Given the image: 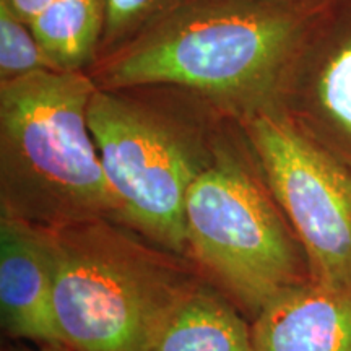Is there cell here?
<instances>
[{"instance_id":"obj_16","label":"cell","mask_w":351,"mask_h":351,"mask_svg":"<svg viewBox=\"0 0 351 351\" xmlns=\"http://www.w3.org/2000/svg\"><path fill=\"white\" fill-rule=\"evenodd\" d=\"M2 351H65V350H56V348H41V346H23V345H8L7 348Z\"/></svg>"},{"instance_id":"obj_14","label":"cell","mask_w":351,"mask_h":351,"mask_svg":"<svg viewBox=\"0 0 351 351\" xmlns=\"http://www.w3.org/2000/svg\"><path fill=\"white\" fill-rule=\"evenodd\" d=\"M5 2L26 25H29L54 0H5Z\"/></svg>"},{"instance_id":"obj_8","label":"cell","mask_w":351,"mask_h":351,"mask_svg":"<svg viewBox=\"0 0 351 351\" xmlns=\"http://www.w3.org/2000/svg\"><path fill=\"white\" fill-rule=\"evenodd\" d=\"M56 265L44 228L0 217V319L5 337L65 350L57 326ZM67 351V350H65Z\"/></svg>"},{"instance_id":"obj_6","label":"cell","mask_w":351,"mask_h":351,"mask_svg":"<svg viewBox=\"0 0 351 351\" xmlns=\"http://www.w3.org/2000/svg\"><path fill=\"white\" fill-rule=\"evenodd\" d=\"M254 160L309 258L313 280L351 285V168L288 117L247 124Z\"/></svg>"},{"instance_id":"obj_3","label":"cell","mask_w":351,"mask_h":351,"mask_svg":"<svg viewBox=\"0 0 351 351\" xmlns=\"http://www.w3.org/2000/svg\"><path fill=\"white\" fill-rule=\"evenodd\" d=\"M256 161V160H254ZM186 257L249 320L313 280L309 258L261 169L217 147L184 205Z\"/></svg>"},{"instance_id":"obj_5","label":"cell","mask_w":351,"mask_h":351,"mask_svg":"<svg viewBox=\"0 0 351 351\" xmlns=\"http://www.w3.org/2000/svg\"><path fill=\"white\" fill-rule=\"evenodd\" d=\"M88 125L122 225L186 257L184 205L217 145L147 109L95 90Z\"/></svg>"},{"instance_id":"obj_15","label":"cell","mask_w":351,"mask_h":351,"mask_svg":"<svg viewBox=\"0 0 351 351\" xmlns=\"http://www.w3.org/2000/svg\"><path fill=\"white\" fill-rule=\"evenodd\" d=\"M287 2L293 3V5L307 8V10H319L327 3V0H287Z\"/></svg>"},{"instance_id":"obj_2","label":"cell","mask_w":351,"mask_h":351,"mask_svg":"<svg viewBox=\"0 0 351 351\" xmlns=\"http://www.w3.org/2000/svg\"><path fill=\"white\" fill-rule=\"evenodd\" d=\"M46 231L67 351H150L171 314L204 282L187 257L111 219Z\"/></svg>"},{"instance_id":"obj_13","label":"cell","mask_w":351,"mask_h":351,"mask_svg":"<svg viewBox=\"0 0 351 351\" xmlns=\"http://www.w3.org/2000/svg\"><path fill=\"white\" fill-rule=\"evenodd\" d=\"M165 2L166 0H104L108 36H119L135 28L143 20L150 19L152 13L163 7Z\"/></svg>"},{"instance_id":"obj_9","label":"cell","mask_w":351,"mask_h":351,"mask_svg":"<svg viewBox=\"0 0 351 351\" xmlns=\"http://www.w3.org/2000/svg\"><path fill=\"white\" fill-rule=\"evenodd\" d=\"M256 351H351V285L302 283L252 320Z\"/></svg>"},{"instance_id":"obj_12","label":"cell","mask_w":351,"mask_h":351,"mask_svg":"<svg viewBox=\"0 0 351 351\" xmlns=\"http://www.w3.org/2000/svg\"><path fill=\"white\" fill-rule=\"evenodd\" d=\"M12 10L5 0H0V75L2 82L23 77L36 70H52L32 29Z\"/></svg>"},{"instance_id":"obj_7","label":"cell","mask_w":351,"mask_h":351,"mask_svg":"<svg viewBox=\"0 0 351 351\" xmlns=\"http://www.w3.org/2000/svg\"><path fill=\"white\" fill-rule=\"evenodd\" d=\"M288 77L296 93L288 119L351 168V8L317 36L311 28Z\"/></svg>"},{"instance_id":"obj_10","label":"cell","mask_w":351,"mask_h":351,"mask_svg":"<svg viewBox=\"0 0 351 351\" xmlns=\"http://www.w3.org/2000/svg\"><path fill=\"white\" fill-rule=\"evenodd\" d=\"M150 351H256L252 322L204 280L171 314Z\"/></svg>"},{"instance_id":"obj_4","label":"cell","mask_w":351,"mask_h":351,"mask_svg":"<svg viewBox=\"0 0 351 351\" xmlns=\"http://www.w3.org/2000/svg\"><path fill=\"white\" fill-rule=\"evenodd\" d=\"M314 12L283 0L194 12L127 52L108 80L116 86L173 83L223 96L270 90L288 77Z\"/></svg>"},{"instance_id":"obj_1","label":"cell","mask_w":351,"mask_h":351,"mask_svg":"<svg viewBox=\"0 0 351 351\" xmlns=\"http://www.w3.org/2000/svg\"><path fill=\"white\" fill-rule=\"evenodd\" d=\"M95 93L78 72L36 70L2 82V215L44 230L95 219L121 223L88 125Z\"/></svg>"},{"instance_id":"obj_11","label":"cell","mask_w":351,"mask_h":351,"mask_svg":"<svg viewBox=\"0 0 351 351\" xmlns=\"http://www.w3.org/2000/svg\"><path fill=\"white\" fill-rule=\"evenodd\" d=\"M103 16L104 0H54L29 29L52 70L77 72L93 54Z\"/></svg>"}]
</instances>
